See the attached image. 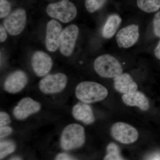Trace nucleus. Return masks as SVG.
Instances as JSON below:
<instances>
[{
  "mask_svg": "<svg viewBox=\"0 0 160 160\" xmlns=\"http://www.w3.org/2000/svg\"><path fill=\"white\" fill-rule=\"evenodd\" d=\"M76 97L84 103H90L102 101L106 98L108 91L102 85L93 82H83L77 86Z\"/></svg>",
  "mask_w": 160,
  "mask_h": 160,
  "instance_id": "f257e3e1",
  "label": "nucleus"
},
{
  "mask_svg": "<svg viewBox=\"0 0 160 160\" xmlns=\"http://www.w3.org/2000/svg\"><path fill=\"white\" fill-rule=\"evenodd\" d=\"M94 69L102 77L114 78L122 73L123 69L118 60L111 55L98 57L94 62Z\"/></svg>",
  "mask_w": 160,
  "mask_h": 160,
  "instance_id": "f03ea898",
  "label": "nucleus"
},
{
  "mask_svg": "<svg viewBox=\"0 0 160 160\" xmlns=\"http://www.w3.org/2000/svg\"><path fill=\"white\" fill-rule=\"evenodd\" d=\"M85 130L78 124H71L66 126L62 132L61 144L65 150L79 148L85 142Z\"/></svg>",
  "mask_w": 160,
  "mask_h": 160,
  "instance_id": "7ed1b4c3",
  "label": "nucleus"
},
{
  "mask_svg": "<svg viewBox=\"0 0 160 160\" xmlns=\"http://www.w3.org/2000/svg\"><path fill=\"white\" fill-rule=\"evenodd\" d=\"M46 12L50 17L68 23L74 19L77 15L76 7L69 0H61L47 6Z\"/></svg>",
  "mask_w": 160,
  "mask_h": 160,
  "instance_id": "20e7f679",
  "label": "nucleus"
},
{
  "mask_svg": "<svg viewBox=\"0 0 160 160\" xmlns=\"http://www.w3.org/2000/svg\"><path fill=\"white\" fill-rule=\"evenodd\" d=\"M67 76L62 73L49 74L40 81L39 87L46 94H53L62 91L67 83Z\"/></svg>",
  "mask_w": 160,
  "mask_h": 160,
  "instance_id": "39448f33",
  "label": "nucleus"
},
{
  "mask_svg": "<svg viewBox=\"0 0 160 160\" xmlns=\"http://www.w3.org/2000/svg\"><path fill=\"white\" fill-rule=\"evenodd\" d=\"M79 32V28L75 25L68 26L62 31L60 37L59 48L63 55L69 57L72 53Z\"/></svg>",
  "mask_w": 160,
  "mask_h": 160,
  "instance_id": "423d86ee",
  "label": "nucleus"
},
{
  "mask_svg": "<svg viewBox=\"0 0 160 160\" xmlns=\"http://www.w3.org/2000/svg\"><path fill=\"white\" fill-rule=\"evenodd\" d=\"M26 14L25 9H18L12 12L4 20L3 25L6 31L11 35H18L25 29Z\"/></svg>",
  "mask_w": 160,
  "mask_h": 160,
  "instance_id": "0eeeda50",
  "label": "nucleus"
},
{
  "mask_svg": "<svg viewBox=\"0 0 160 160\" xmlns=\"http://www.w3.org/2000/svg\"><path fill=\"white\" fill-rule=\"evenodd\" d=\"M111 134L115 139L123 144L134 142L138 137V133L135 128L124 122L114 124L112 127Z\"/></svg>",
  "mask_w": 160,
  "mask_h": 160,
  "instance_id": "6e6552de",
  "label": "nucleus"
},
{
  "mask_svg": "<svg viewBox=\"0 0 160 160\" xmlns=\"http://www.w3.org/2000/svg\"><path fill=\"white\" fill-rule=\"evenodd\" d=\"M139 38V28L136 24H132L122 28L116 35V41L120 48H130L137 42Z\"/></svg>",
  "mask_w": 160,
  "mask_h": 160,
  "instance_id": "1a4fd4ad",
  "label": "nucleus"
},
{
  "mask_svg": "<svg viewBox=\"0 0 160 160\" xmlns=\"http://www.w3.org/2000/svg\"><path fill=\"white\" fill-rule=\"evenodd\" d=\"M31 63L33 71L39 77H43L47 74L52 66V61L50 56L41 51H37L33 53Z\"/></svg>",
  "mask_w": 160,
  "mask_h": 160,
  "instance_id": "9d476101",
  "label": "nucleus"
},
{
  "mask_svg": "<svg viewBox=\"0 0 160 160\" xmlns=\"http://www.w3.org/2000/svg\"><path fill=\"white\" fill-rule=\"evenodd\" d=\"M62 32V26L55 20H50L46 27V45L50 52L57 50L59 45L60 36Z\"/></svg>",
  "mask_w": 160,
  "mask_h": 160,
  "instance_id": "9b49d317",
  "label": "nucleus"
},
{
  "mask_svg": "<svg viewBox=\"0 0 160 160\" xmlns=\"http://www.w3.org/2000/svg\"><path fill=\"white\" fill-rule=\"evenodd\" d=\"M41 109V105L30 98L22 99L13 109L15 117L18 119L26 118L30 115L36 113Z\"/></svg>",
  "mask_w": 160,
  "mask_h": 160,
  "instance_id": "f8f14e48",
  "label": "nucleus"
},
{
  "mask_svg": "<svg viewBox=\"0 0 160 160\" xmlns=\"http://www.w3.org/2000/svg\"><path fill=\"white\" fill-rule=\"evenodd\" d=\"M28 82L25 72L21 70L15 71L9 75L4 83V89L11 93H16L24 89Z\"/></svg>",
  "mask_w": 160,
  "mask_h": 160,
  "instance_id": "ddd939ff",
  "label": "nucleus"
},
{
  "mask_svg": "<svg viewBox=\"0 0 160 160\" xmlns=\"http://www.w3.org/2000/svg\"><path fill=\"white\" fill-rule=\"evenodd\" d=\"M115 89L120 93L128 94L137 91L138 86L128 73H123L113 79Z\"/></svg>",
  "mask_w": 160,
  "mask_h": 160,
  "instance_id": "4468645a",
  "label": "nucleus"
},
{
  "mask_svg": "<svg viewBox=\"0 0 160 160\" xmlns=\"http://www.w3.org/2000/svg\"><path fill=\"white\" fill-rule=\"evenodd\" d=\"M123 102L131 106H137L140 109L146 111L149 108V103L145 95L141 92L136 91L132 93L123 95L122 97Z\"/></svg>",
  "mask_w": 160,
  "mask_h": 160,
  "instance_id": "2eb2a0df",
  "label": "nucleus"
},
{
  "mask_svg": "<svg viewBox=\"0 0 160 160\" xmlns=\"http://www.w3.org/2000/svg\"><path fill=\"white\" fill-rule=\"evenodd\" d=\"M72 115L75 118L85 124H92L95 118L92 109L89 105L85 103H79L72 108Z\"/></svg>",
  "mask_w": 160,
  "mask_h": 160,
  "instance_id": "dca6fc26",
  "label": "nucleus"
},
{
  "mask_svg": "<svg viewBox=\"0 0 160 160\" xmlns=\"http://www.w3.org/2000/svg\"><path fill=\"white\" fill-rule=\"evenodd\" d=\"M122 20L117 14H112L108 18L102 29V34L106 39L112 38L116 33L122 23Z\"/></svg>",
  "mask_w": 160,
  "mask_h": 160,
  "instance_id": "f3484780",
  "label": "nucleus"
},
{
  "mask_svg": "<svg viewBox=\"0 0 160 160\" xmlns=\"http://www.w3.org/2000/svg\"><path fill=\"white\" fill-rule=\"evenodd\" d=\"M138 7L146 12H153L160 9V0H137Z\"/></svg>",
  "mask_w": 160,
  "mask_h": 160,
  "instance_id": "a211bd4d",
  "label": "nucleus"
},
{
  "mask_svg": "<svg viewBox=\"0 0 160 160\" xmlns=\"http://www.w3.org/2000/svg\"><path fill=\"white\" fill-rule=\"evenodd\" d=\"M107 151L104 160H125L120 154L119 148L115 143H110L107 146Z\"/></svg>",
  "mask_w": 160,
  "mask_h": 160,
  "instance_id": "6ab92c4d",
  "label": "nucleus"
},
{
  "mask_svg": "<svg viewBox=\"0 0 160 160\" xmlns=\"http://www.w3.org/2000/svg\"><path fill=\"white\" fill-rule=\"evenodd\" d=\"M15 149V146L14 143L9 141H2L0 143V158L1 159L6 157Z\"/></svg>",
  "mask_w": 160,
  "mask_h": 160,
  "instance_id": "aec40b11",
  "label": "nucleus"
},
{
  "mask_svg": "<svg viewBox=\"0 0 160 160\" xmlns=\"http://www.w3.org/2000/svg\"><path fill=\"white\" fill-rule=\"evenodd\" d=\"M106 0H85V6L87 11L92 13L101 9Z\"/></svg>",
  "mask_w": 160,
  "mask_h": 160,
  "instance_id": "412c9836",
  "label": "nucleus"
},
{
  "mask_svg": "<svg viewBox=\"0 0 160 160\" xmlns=\"http://www.w3.org/2000/svg\"><path fill=\"white\" fill-rule=\"evenodd\" d=\"M11 9L10 4L7 0H0V18L8 16Z\"/></svg>",
  "mask_w": 160,
  "mask_h": 160,
  "instance_id": "4be33fe9",
  "label": "nucleus"
},
{
  "mask_svg": "<svg viewBox=\"0 0 160 160\" xmlns=\"http://www.w3.org/2000/svg\"><path fill=\"white\" fill-rule=\"evenodd\" d=\"M152 24L155 35L158 38H160V11L155 15Z\"/></svg>",
  "mask_w": 160,
  "mask_h": 160,
  "instance_id": "5701e85b",
  "label": "nucleus"
},
{
  "mask_svg": "<svg viewBox=\"0 0 160 160\" xmlns=\"http://www.w3.org/2000/svg\"><path fill=\"white\" fill-rule=\"evenodd\" d=\"M11 122L9 115L4 112H0V126H6L9 124Z\"/></svg>",
  "mask_w": 160,
  "mask_h": 160,
  "instance_id": "b1692460",
  "label": "nucleus"
},
{
  "mask_svg": "<svg viewBox=\"0 0 160 160\" xmlns=\"http://www.w3.org/2000/svg\"><path fill=\"white\" fill-rule=\"evenodd\" d=\"M12 132V129L9 126H5L1 127L0 129V137L2 138L9 135Z\"/></svg>",
  "mask_w": 160,
  "mask_h": 160,
  "instance_id": "393cba45",
  "label": "nucleus"
},
{
  "mask_svg": "<svg viewBox=\"0 0 160 160\" xmlns=\"http://www.w3.org/2000/svg\"><path fill=\"white\" fill-rule=\"evenodd\" d=\"M7 34L6 33V29L5 27L2 25L0 26V41L1 42H3L6 40Z\"/></svg>",
  "mask_w": 160,
  "mask_h": 160,
  "instance_id": "a878e982",
  "label": "nucleus"
},
{
  "mask_svg": "<svg viewBox=\"0 0 160 160\" xmlns=\"http://www.w3.org/2000/svg\"><path fill=\"white\" fill-rule=\"evenodd\" d=\"M56 160H73L68 155L65 153H60L58 155Z\"/></svg>",
  "mask_w": 160,
  "mask_h": 160,
  "instance_id": "bb28decb",
  "label": "nucleus"
},
{
  "mask_svg": "<svg viewBox=\"0 0 160 160\" xmlns=\"http://www.w3.org/2000/svg\"><path fill=\"white\" fill-rule=\"evenodd\" d=\"M154 55L158 59L160 60V40L154 49Z\"/></svg>",
  "mask_w": 160,
  "mask_h": 160,
  "instance_id": "cd10ccee",
  "label": "nucleus"
},
{
  "mask_svg": "<svg viewBox=\"0 0 160 160\" xmlns=\"http://www.w3.org/2000/svg\"><path fill=\"white\" fill-rule=\"evenodd\" d=\"M147 160H160V152H156L151 155Z\"/></svg>",
  "mask_w": 160,
  "mask_h": 160,
  "instance_id": "c85d7f7f",
  "label": "nucleus"
},
{
  "mask_svg": "<svg viewBox=\"0 0 160 160\" xmlns=\"http://www.w3.org/2000/svg\"><path fill=\"white\" fill-rule=\"evenodd\" d=\"M10 160H21V159L19 158L15 157L12 158Z\"/></svg>",
  "mask_w": 160,
  "mask_h": 160,
  "instance_id": "c756f323",
  "label": "nucleus"
}]
</instances>
